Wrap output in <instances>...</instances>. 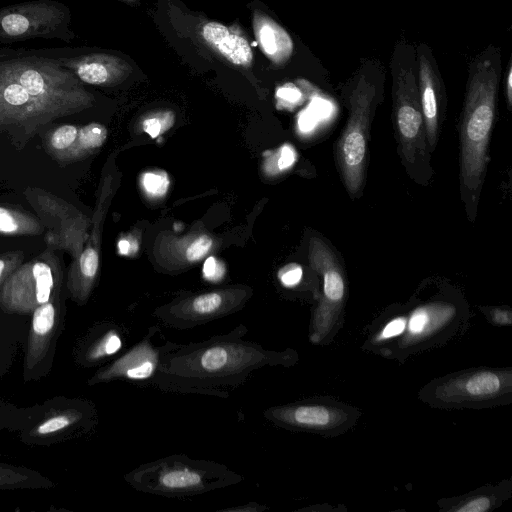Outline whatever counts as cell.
<instances>
[{
  "mask_svg": "<svg viewBox=\"0 0 512 512\" xmlns=\"http://www.w3.org/2000/svg\"><path fill=\"white\" fill-rule=\"evenodd\" d=\"M418 398L439 409H484L512 402L511 367H476L432 379Z\"/></svg>",
  "mask_w": 512,
  "mask_h": 512,
  "instance_id": "ba28073f",
  "label": "cell"
},
{
  "mask_svg": "<svg viewBox=\"0 0 512 512\" xmlns=\"http://www.w3.org/2000/svg\"><path fill=\"white\" fill-rule=\"evenodd\" d=\"M157 326H152L144 337L116 359L100 367L87 381L90 386L113 381L150 384L162 357L179 344L164 339Z\"/></svg>",
  "mask_w": 512,
  "mask_h": 512,
  "instance_id": "2e32d148",
  "label": "cell"
},
{
  "mask_svg": "<svg viewBox=\"0 0 512 512\" xmlns=\"http://www.w3.org/2000/svg\"><path fill=\"white\" fill-rule=\"evenodd\" d=\"M253 28L266 57L275 65L285 64L293 52V41L287 31L269 15L257 9L253 13Z\"/></svg>",
  "mask_w": 512,
  "mask_h": 512,
  "instance_id": "cb8c5ba5",
  "label": "cell"
},
{
  "mask_svg": "<svg viewBox=\"0 0 512 512\" xmlns=\"http://www.w3.org/2000/svg\"><path fill=\"white\" fill-rule=\"evenodd\" d=\"M139 249L138 241L131 235L122 237L118 241V251L121 255H133Z\"/></svg>",
  "mask_w": 512,
  "mask_h": 512,
  "instance_id": "d590c367",
  "label": "cell"
},
{
  "mask_svg": "<svg viewBox=\"0 0 512 512\" xmlns=\"http://www.w3.org/2000/svg\"><path fill=\"white\" fill-rule=\"evenodd\" d=\"M467 311L432 300L371 324L362 349L404 362L408 356L447 343L467 326Z\"/></svg>",
  "mask_w": 512,
  "mask_h": 512,
  "instance_id": "8992f818",
  "label": "cell"
},
{
  "mask_svg": "<svg viewBox=\"0 0 512 512\" xmlns=\"http://www.w3.org/2000/svg\"><path fill=\"white\" fill-rule=\"evenodd\" d=\"M42 223L27 212L0 206V233L4 235H39Z\"/></svg>",
  "mask_w": 512,
  "mask_h": 512,
  "instance_id": "484cf974",
  "label": "cell"
},
{
  "mask_svg": "<svg viewBox=\"0 0 512 512\" xmlns=\"http://www.w3.org/2000/svg\"><path fill=\"white\" fill-rule=\"evenodd\" d=\"M35 411L36 404L29 407H18L0 399V431L18 432L28 424Z\"/></svg>",
  "mask_w": 512,
  "mask_h": 512,
  "instance_id": "4316f807",
  "label": "cell"
},
{
  "mask_svg": "<svg viewBox=\"0 0 512 512\" xmlns=\"http://www.w3.org/2000/svg\"><path fill=\"white\" fill-rule=\"evenodd\" d=\"M225 274L224 265L215 257H209L203 265V275L205 279L217 282L223 278Z\"/></svg>",
  "mask_w": 512,
  "mask_h": 512,
  "instance_id": "836d02e7",
  "label": "cell"
},
{
  "mask_svg": "<svg viewBox=\"0 0 512 512\" xmlns=\"http://www.w3.org/2000/svg\"><path fill=\"white\" fill-rule=\"evenodd\" d=\"M95 101L85 84L41 48H0V132L17 130L31 137Z\"/></svg>",
  "mask_w": 512,
  "mask_h": 512,
  "instance_id": "7a4b0ae2",
  "label": "cell"
},
{
  "mask_svg": "<svg viewBox=\"0 0 512 512\" xmlns=\"http://www.w3.org/2000/svg\"><path fill=\"white\" fill-rule=\"evenodd\" d=\"M203 41L231 64L249 68L253 52L248 40L236 30L218 22H207L201 28Z\"/></svg>",
  "mask_w": 512,
  "mask_h": 512,
  "instance_id": "7402d4cb",
  "label": "cell"
},
{
  "mask_svg": "<svg viewBox=\"0 0 512 512\" xmlns=\"http://www.w3.org/2000/svg\"><path fill=\"white\" fill-rule=\"evenodd\" d=\"M174 123V114L171 111H161L149 115L142 123L143 130L152 138L168 130Z\"/></svg>",
  "mask_w": 512,
  "mask_h": 512,
  "instance_id": "83f0119b",
  "label": "cell"
},
{
  "mask_svg": "<svg viewBox=\"0 0 512 512\" xmlns=\"http://www.w3.org/2000/svg\"><path fill=\"white\" fill-rule=\"evenodd\" d=\"M97 423L98 410L91 400L56 396L36 404L33 417L18 431V438L29 446H51L81 438Z\"/></svg>",
  "mask_w": 512,
  "mask_h": 512,
  "instance_id": "30bf717a",
  "label": "cell"
},
{
  "mask_svg": "<svg viewBox=\"0 0 512 512\" xmlns=\"http://www.w3.org/2000/svg\"><path fill=\"white\" fill-rule=\"evenodd\" d=\"M308 258L311 268L322 280V292L312 311L309 341L314 345H326L343 324L348 293L346 274L337 254L320 237L310 238Z\"/></svg>",
  "mask_w": 512,
  "mask_h": 512,
  "instance_id": "9c48e42d",
  "label": "cell"
},
{
  "mask_svg": "<svg viewBox=\"0 0 512 512\" xmlns=\"http://www.w3.org/2000/svg\"><path fill=\"white\" fill-rule=\"evenodd\" d=\"M64 284L58 257L47 250L20 264L0 288V310L6 314L29 315L49 301Z\"/></svg>",
  "mask_w": 512,
  "mask_h": 512,
  "instance_id": "8fae6325",
  "label": "cell"
},
{
  "mask_svg": "<svg viewBox=\"0 0 512 512\" xmlns=\"http://www.w3.org/2000/svg\"><path fill=\"white\" fill-rule=\"evenodd\" d=\"M70 8L56 0H30L0 8V43L58 39L71 43Z\"/></svg>",
  "mask_w": 512,
  "mask_h": 512,
  "instance_id": "7c38bea8",
  "label": "cell"
},
{
  "mask_svg": "<svg viewBox=\"0 0 512 512\" xmlns=\"http://www.w3.org/2000/svg\"><path fill=\"white\" fill-rule=\"evenodd\" d=\"M12 344L8 342L6 336L0 333V377L8 369L12 360Z\"/></svg>",
  "mask_w": 512,
  "mask_h": 512,
  "instance_id": "e575fe53",
  "label": "cell"
},
{
  "mask_svg": "<svg viewBox=\"0 0 512 512\" xmlns=\"http://www.w3.org/2000/svg\"><path fill=\"white\" fill-rule=\"evenodd\" d=\"M247 333L248 328L239 324L228 333L179 344L162 357L149 385L166 392L227 398L255 371L298 363L294 349L267 350L248 340Z\"/></svg>",
  "mask_w": 512,
  "mask_h": 512,
  "instance_id": "6da1fadb",
  "label": "cell"
},
{
  "mask_svg": "<svg viewBox=\"0 0 512 512\" xmlns=\"http://www.w3.org/2000/svg\"><path fill=\"white\" fill-rule=\"evenodd\" d=\"M386 69L375 58H362L341 87L348 116L334 144L335 165L351 199L363 194L369 163V141L373 119L384 100Z\"/></svg>",
  "mask_w": 512,
  "mask_h": 512,
  "instance_id": "277c9868",
  "label": "cell"
},
{
  "mask_svg": "<svg viewBox=\"0 0 512 512\" xmlns=\"http://www.w3.org/2000/svg\"><path fill=\"white\" fill-rule=\"evenodd\" d=\"M418 88L428 147L434 152L447 109V93L433 49L416 45Z\"/></svg>",
  "mask_w": 512,
  "mask_h": 512,
  "instance_id": "ac0fdd59",
  "label": "cell"
},
{
  "mask_svg": "<svg viewBox=\"0 0 512 512\" xmlns=\"http://www.w3.org/2000/svg\"><path fill=\"white\" fill-rule=\"evenodd\" d=\"M278 277L283 286L291 288L300 282L302 269L297 264H288L279 271Z\"/></svg>",
  "mask_w": 512,
  "mask_h": 512,
  "instance_id": "d6a6232c",
  "label": "cell"
},
{
  "mask_svg": "<svg viewBox=\"0 0 512 512\" xmlns=\"http://www.w3.org/2000/svg\"><path fill=\"white\" fill-rule=\"evenodd\" d=\"M107 138V129L100 123L84 126L63 124L50 131L45 138L46 150L59 162H73L100 148Z\"/></svg>",
  "mask_w": 512,
  "mask_h": 512,
  "instance_id": "d6986e66",
  "label": "cell"
},
{
  "mask_svg": "<svg viewBox=\"0 0 512 512\" xmlns=\"http://www.w3.org/2000/svg\"><path fill=\"white\" fill-rule=\"evenodd\" d=\"M65 302L63 287L47 302L31 313L23 358V379L38 381L53 366L58 339L64 329Z\"/></svg>",
  "mask_w": 512,
  "mask_h": 512,
  "instance_id": "5bb4252c",
  "label": "cell"
},
{
  "mask_svg": "<svg viewBox=\"0 0 512 512\" xmlns=\"http://www.w3.org/2000/svg\"><path fill=\"white\" fill-rule=\"evenodd\" d=\"M268 509V506L259 504L257 502H249L238 506L227 507L220 509L219 512H263Z\"/></svg>",
  "mask_w": 512,
  "mask_h": 512,
  "instance_id": "8d00e7d4",
  "label": "cell"
},
{
  "mask_svg": "<svg viewBox=\"0 0 512 512\" xmlns=\"http://www.w3.org/2000/svg\"><path fill=\"white\" fill-rule=\"evenodd\" d=\"M487 320L495 326H510L512 324V311L508 307H480Z\"/></svg>",
  "mask_w": 512,
  "mask_h": 512,
  "instance_id": "4dcf8cb0",
  "label": "cell"
},
{
  "mask_svg": "<svg viewBox=\"0 0 512 512\" xmlns=\"http://www.w3.org/2000/svg\"><path fill=\"white\" fill-rule=\"evenodd\" d=\"M212 239L208 235H200L187 247L185 257L189 262L201 260L212 247Z\"/></svg>",
  "mask_w": 512,
  "mask_h": 512,
  "instance_id": "f546056e",
  "label": "cell"
},
{
  "mask_svg": "<svg viewBox=\"0 0 512 512\" xmlns=\"http://www.w3.org/2000/svg\"><path fill=\"white\" fill-rule=\"evenodd\" d=\"M61 66L71 71L83 84L112 87L123 82L132 67L121 57L104 51L80 47L41 48Z\"/></svg>",
  "mask_w": 512,
  "mask_h": 512,
  "instance_id": "e0dca14e",
  "label": "cell"
},
{
  "mask_svg": "<svg viewBox=\"0 0 512 512\" xmlns=\"http://www.w3.org/2000/svg\"><path fill=\"white\" fill-rule=\"evenodd\" d=\"M500 47L489 44L468 63L459 117V184L467 219L475 222L490 160L489 144L495 124L502 75Z\"/></svg>",
  "mask_w": 512,
  "mask_h": 512,
  "instance_id": "3957f363",
  "label": "cell"
},
{
  "mask_svg": "<svg viewBox=\"0 0 512 512\" xmlns=\"http://www.w3.org/2000/svg\"><path fill=\"white\" fill-rule=\"evenodd\" d=\"M389 67L397 152L410 179L428 186L433 180L434 169L420 104L416 45L405 38L397 40Z\"/></svg>",
  "mask_w": 512,
  "mask_h": 512,
  "instance_id": "5b68a950",
  "label": "cell"
},
{
  "mask_svg": "<svg viewBox=\"0 0 512 512\" xmlns=\"http://www.w3.org/2000/svg\"><path fill=\"white\" fill-rule=\"evenodd\" d=\"M142 186L150 196H162L168 189L169 179L164 172H147L142 176Z\"/></svg>",
  "mask_w": 512,
  "mask_h": 512,
  "instance_id": "f1b7e54d",
  "label": "cell"
},
{
  "mask_svg": "<svg viewBox=\"0 0 512 512\" xmlns=\"http://www.w3.org/2000/svg\"><path fill=\"white\" fill-rule=\"evenodd\" d=\"M263 416L273 425L289 431L331 437L355 426L361 411L334 399L316 398L269 407Z\"/></svg>",
  "mask_w": 512,
  "mask_h": 512,
  "instance_id": "4fadbf2b",
  "label": "cell"
},
{
  "mask_svg": "<svg viewBox=\"0 0 512 512\" xmlns=\"http://www.w3.org/2000/svg\"><path fill=\"white\" fill-rule=\"evenodd\" d=\"M54 486V482L39 471L0 461V491L48 490Z\"/></svg>",
  "mask_w": 512,
  "mask_h": 512,
  "instance_id": "d4e9b609",
  "label": "cell"
},
{
  "mask_svg": "<svg viewBox=\"0 0 512 512\" xmlns=\"http://www.w3.org/2000/svg\"><path fill=\"white\" fill-rule=\"evenodd\" d=\"M21 261L22 254L19 252L0 256V288L11 273L20 265Z\"/></svg>",
  "mask_w": 512,
  "mask_h": 512,
  "instance_id": "1f68e13d",
  "label": "cell"
},
{
  "mask_svg": "<svg viewBox=\"0 0 512 512\" xmlns=\"http://www.w3.org/2000/svg\"><path fill=\"white\" fill-rule=\"evenodd\" d=\"M512 496V481L486 485L460 496L442 498L437 502L443 512H489Z\"/></svg>",
  "mask_w": 512,
  "mask_h": 512,
  "instance_id": "603a6c76",
  "label": "cell"
},
{
  "mask_svg": "<svg viewBox=\"0 0 512 512\" xmlns=\"http://www.w3.org/2000/svg\"><path fill=\"white\" fill-rule=\"evenodd\" d=\"M250 296L245 287L225 288L178 298L157 308L154 315L168 327L192 329L239 311Z\"/></svg>",
  "mask_w": 512,
  "mask_h": 512,
  "instance_id": "9a60e30c",
  "label": "cell"
},
{
  "mask_svg": "<svg viewBox=\"0 0 512 512\" xmlns=\"http://www.w3.org/2000/svg\"><path fill=\"white\" fill-rule=\"evenodd\" d=\"M37 206L44 214L60 220L59 231L53 236L54 243L66 249L77 259L83 250L87 238V219L72 206L49 195L36 196Z\"/></svg>",
  "mask_w": 512,
  "mask_h": 512,
  "instance_id": "ffe728a7",
  "label": "cell"
},
{
  "mask_svg": "<svg viewBox=\"0 0 512 512\" xmlns=\"http://www.w3.org/2000/svg\"><path fill=\"white\" fill-rule=\"evenodd\" d=\"M123 346L120 328L112 323L97 324L76 344L75 362L83 368L99 366L117 354Z\"/></svg>",
  "mask_w": 512,
  "mask_h": 512,
  "instance_id": "44dd1931",
  "label": "cell"
},
{
  "mask_svg": "<svg viewBox=\"0 0 512 512\" xmlns=\"http://www.w3.org/2000/svg\"><path fill=\"white\" fill-rule=\"evenodd\" d=\"M124 479L133 489L162 497H191L226 488L243 477L226 465L175 454L142 464Z\"/></svg>",
  "mask_w": 512,
  "mask_h": 512,
  "instance_id": "52a82bcc",
  "label": "cell"
},
{
  "mask_svg": "<svg viewBox=\"0 0 512 512\" xmlns=\"http://www.w3.org/2000/svg\"><path fill=\"white\" fill-rule=\"evenodd\" d=\"M504 92L508 108L512 107V58H509L504 76Z\"/></svg>",
  "mask_w": 512,
  "mask_h": 512,
  "instance_id": "74e56055",
  "label": "cell"
}]
</instances>
